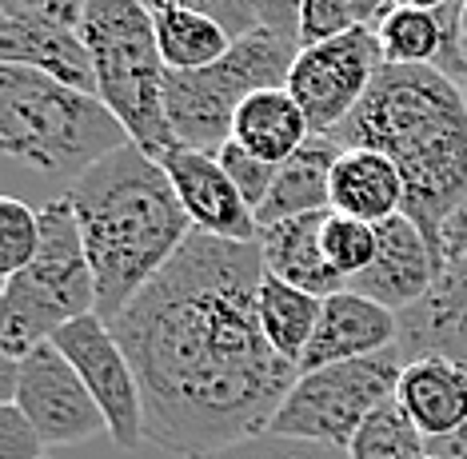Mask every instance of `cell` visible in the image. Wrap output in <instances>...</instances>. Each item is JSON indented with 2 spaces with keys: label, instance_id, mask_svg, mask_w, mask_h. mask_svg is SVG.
<instances>
[{
  "label": "cell",
  "instance_id": "d6986e66",
  "mask_svg": "<svg viewBox=\"0 0 467 459\" xmlns=\"http://www.w3.org/2000/svg\"><path fill=\"white\" fill-rule=\"evenodd\" d=\"M403 176L376 148H344L332 168V212L384 224L403 212Z\"/></svg>",
  "mask_w": 467,
  "mask_h": 459
},
{
  "label": "cell",
  "instance_id": "83f0119b",
  "mask_svg": "<svg viewBox=\"0 0 467 459\" xmlns=\"http://www.w3.org/2000/svg\"><path fill=\"white\" fill-rule=\"evenodd\" d=\"M216 156H220V164H224V172L232 176V184L240 188V196L248 200V208L260 212L264 200H268V192H272V184H275L280 164H268V160L252 156L248 148H240L236 141H228Z\"/></svg>",
  "mask_w": 467,
  "mask_h": 459
},
{
  "label": "cell",
  "instance_id": "8992f818",
  "mask_svg": "<svg viewBox=\"0 0 467 459\" xmlns=\"http://www.w3.org/2000/svg\"><path fill=\"white\" fill-rule=\"evenodd\" d=\"M97 316V280L68 200L40 208V252L0 292V351L25 360L60 328Z\"/></svg>",
  "mask_w": 467,
  "mask_h": 459
},
{
  "label": "cell",
  "instance_id": "603a6c76",
  "mask_svg": "<svg viewBox=\"0 0 467 459\" xmlns=\"http://www.w3.org/2000/svg\"><path fill=\"white\" fill-rule=\"evenodd\" d=\"M256 312H260V328L268 336V344L280 351L288 364L300 368L307 344L316 336V324H320V312H324V300L304 287H292L275 276L264 272V284H260V296H256Z\"/></svg>",
  "mask_w": 467,
  "mask_h": 459
},
{
  "label": "cell",
  "instance_id": "7a4b0ae2",
  "mask_svg": "<svg viewBox=\"0 0 467 459\" xmlns=\"http://www.w3.org/2000/svg\"><path fill=\"white\" fill-rule=\"evenodd\" d=\"M339 148H376L403 176V216L440 256V228L467 204V96L435 64H384L364 104L332 132ZM443 260V256H440Z\"/></svg>",
  "mask_w": 467,
  "mask_h": 459
},
{
  "label": "cell",
  "instance_id": "7402d4cb",
  "mask_svg": "<svg viewBox=\"0 0 467 459\" xmlns=\"http://www.w3.org/2000/svg\"><path fill=\"white\" fill-rule=\"evenodd\" d=\"M156 45H161L168 72H200L228 57L236 37L216 16L188 5H152Z\"/></svg>",
  "mask_w": 467,
  "mask_h": 459
},
{
  "label": "cell",
  "instance_id": "d590c367",
  "mask_svg": "<svg viewBox=\"0 0 467 459\" xmlns=\"http://www.w3.org/2000/svg\"><path fill=\"white\" fill-rule=\"evenodd\" d=\"M440 72H443V77H451L455 84H463V80H467V45H460V52H455V57L443 64Z\"/></svg>",
  "mask_w": 467,
  "mask_h": 459
},
{
  "label": "cell",
  "instance_id": "9c48e42d",
  "mask_svg": "<svg viewBox=\"0 0 467 459\" xmlns=\"http://www.w3.org/2000/svg\"><path fill=\"white\" fill-rule=\"evenodd\" d=\"M379 68H384V48L376 28H352L300 48L288 72V92L304 109L312 132L332 136L364 104Z\"/></svg>",
  "mask_w": 467,
  "mask_h": 459
},
{
  "label": "cell",
  "instance_id": "f546056e",
  "mask_svg": "<svg viewBox=\"0 0 467 459\" xmlns=\"http://www.w3.org/2000/svg\"><path fill=\"white\" fill-rule=\"evenodd\" d=\"M356 25V0H304V48L332 40L339 32H352Z\"/></svg>",
  "mask_w": 467,
  "mask_h": 459
},
{
  "label": "cell",
  "instance_id": "2e32d148",
  "mask_svg": "<svg viewBox=\"0 0 467 459\" xmlns=\"http://www.w3.org/2000/svg\"><path fill=\"white\" fill-rule=\"evenodd\" d=\"M0 64H25V68L45 72V77L68 84V89L97 92V72H92L80 28L0 16Z\"/></svg>",
  "mask_w": 467,
  "mask_h": 459
},
{
  "label": "cell",
  "instance_id": "7c38bea8",
  "mask_svg": "<svg viewBox=\"0 0 467 459\" xmlns=\"http://www.w3.org/2000/svg\"><path fill=\"white\" fill-rule=\"evenodd\" d=\"M168 180L176 188L180 208L188 212L196 232L216 240H236V244H256L260 240V220L232 184L216 152H200V148L176 144L161 156Z\"/></svg>",
  "mask_w": 467,
  "mask_h": 459
},
{
  "label": "cell",
  "instance_id": "ba28073f",
  "mask_svg": "<svg viewBox=\"0 0 467 459\" xmlns=\"http://www.w3.org/2000/svg\"><path fill=\"white\" fill-rule=\"evenodd\" d=\"M400 376L403 356L396 348L320 371H300L268 432L284 435V440H307L348 452V443L368 423V415L396 400Z\"/></svg>",
  "mask_w": 467,
  "mask_h": 459
},
{
  "label": "cell",
  "instance_id": "836d02e7",
  "mask_svg": "<svg viewBox=\"0 0 467 459\" xmlns=\"http://www.w3.org/2000/svg\"><path fill=\"white\" fill-rule=\"evenodd\" d=\"M440 256H443V264H448V260H467V204H460L448 220H443V228H440Z\"/></svg>",
  "mask_w": 467,
  "mask_h": 459
},
{
  "label": "cell",
  "instance_id": "5bb4252c",
  "mask_svg": "<svg viewBox=\"0 0 467 459\" xmlns=\"http://www.w3.org/2000/svg\"><path fill=\"white\" fill-rule=\"evenodd\" d=\"M396 351L411 360H448L467 371V260H448L428 296L400 312Z\"/></svg>",
  "mask_w": 467,
  "mask_h": 459
},
{
  "label": "cell",
  "instance_id": "3957f363",
  "mask_svg": "<svg viewBox=\"0 0 467 459\" xmlns=\"http://www.w3.org/2000/svg\"><path fill=\"white\" fill-rule=\"evenodd\" d=\"M65 200L77 212L104 324L120 316L196 232L164 164L136 141L88 168Z\"/></svg>",
  "mask_w": 467,
  "mask_h": 459
},
{
  "label": "cell",
  "instance_id": "277c9868",
  "mask_svg": "<svg viewBox=\"0 0 467 459\" xmlns=\"http://www.w3.org/2000/svg\"><path fill=\"white\" fill-rule=\"evenodd\" d=\"M124 144H132L129 128L97 92L68 89L25 64H0L5 196L40 212L65 200L88 168Z\"/></svg>",
  "mask_w": 467,
  "mask_h": 459
},
{
  "label": "cell",
  "instance_id": "484cf974",
  "mask_svg": "<svg viewBox=\"0 0 467 459\" xmlns=\"http://www.w3.org/2000/svg\"><path fill=\"white\" fill-rule=\"evenodd\" d=\"M324 256L332 264V272L344 284H352L356 276H364L376 260V224L344 216V212H327L324 232H320Z\"/></svg>",
  "mask_w": 467,
  "mask_h": 459
},
{
  "label": "cell",
  "instance_id": "d6a6232c",
  "mask_svg": "<svg viewBox=\"0 0 467 459\" xmlns=\"http://www.w3.org/2000/svg\"><path fill=\"white\" fill-rule=\"evenodd\" d=\"M252 16H256V28L275 32L304 48V0H252Z\"/></svg>",
  "mask_w": 467,
  "mask_h": 459
},
{
  "label": "cell",
  "instance_id": "5b68a950",
  "mask_svg": "<svg viewBox=\"0 0 467 459\" xmlns=\"http://www.w3.org/2000/svg\"><path fill=\"white\" fill-rule=\"evenodd\" d=\"M84 48L97 72V96L148 156L161 160L176 148L168 124L164 84L168 68L156 45L148 0H88L84 5Z\"/></svg>",
  "mask_w": 467,
  "mask_h": 459
},
{
  "label": "cell",
  "instance_id": "e575fe53",
  "mask_svg": "<svg viewBox=\"0 0 467 459\" xmlns=\"http://www.w3.org/2000/svg\"><path fill=\"white\" fill-rule=\"evenodd\" d=\"M428 459H467V423L443 440H428Z\"/></svg>",
  "mask_w": 467,
  "mask_h": 459
},
{
  "label": "cell",
  "instance_id": "6da1fadb",
  "mask_svg": "<svg viewBox=\"0 0 467 459\" xmlns=\"http://www.w3.org/2000/svg\"><path fill=\"white\" fill-rule=\"evenodd\" d=\"M260 284V244L192 232L172 264L109 319L140 383L144 440L208 459L272 428L300 368L264 336Z\"/></svg>",
  "mask_w": 467,
  "mask_h": 459
},
{
  "label": "cell",
  "instance_id": "4dcf8cb0",
  "mask_svg": "<svg viewBox=\"0 0 467 459\" xmlns=\"http://www.w3.org/2000/svg\"><path fill=\"white\" fill-rule=\"evenodd\" d=\"M45 440L16 403H0V459H45Z\"/></svg>",
  "mask_w": 467,
  "mask_h": 459
},
{
  "label": "cell",
  "instance_id": "1f68e13d",
  "mask_svg": "<svg viewBox=\"0 0 467 459\" xmlns=\"http://www.w3.org/2000/svg\"><path fill=\"white\" fill-rule=\"evenodd\" d=\"M84 5L88 0H0V16L45 20L60 28H84Z\"/></svg>",
  "mask_w": 467,
  "mask_h": 459
},
{
  "label": "cell",
  "instance_id": "ac0fdd59",
  "mask_svg": "<svg viewBox=\"0 0 467 459\" xmlns=\"http://www.w3.org/2000/svg\"><path fill=\"white\" fill-rule=\"evenodd\" d=\"M396 403L423 440H443L467 423V371L448 360L403 364Z\"/></svg>",
  "mask_w": 467,
  "mask_h": 459
},
{
  "label": "cell",
  "instance_id": "d4e9b609",
  "mask_svg": "<svg viewBox=\"0 0 467 459\" xmlns=\"http://www.w3.org/2000/svg\"><path fill=\"white\" fill-rule=\"evenodd\" d=\"M348 459H428V440L411 428L396 400L368 415V423L348 443Z\"/></svg>",
  "mask_w": 467,
  "mask_h": 459
},
{
  "label": "cell",
  "instance_id": "74e56055",
  "mask_svg": "<svg viewBox=\"0 0 467 459\" xmlns=\"http://www.w3.org/2000/svg\"><path fill=\"white\" fill-rule=\"evenodd\" d=\"M460 45H467V0L460 5ZM455 52H460V48H455Z\"/></svg>",
  "mask_w": 467,
  "mask_h": 459
},
{
  "label": "cell",
  "instance_id": "44dd1931",
  "mask_svg": "<svg viewBox=\"0 0 467 459\" xmlns=\"http://www.w3.org/2000/svg\"><path fill=\"white\" fill-rule=\"evenodd\" d=\"M312 124H307L304 109L296 104L288 89H264L240 104L236 120H232V141L248 148L252 156L268 160V164H284L300 148L312 141Z\"/></svg>",
  "mask_w": 467,
  "mask_h": 459
},
{
  "label": "cell",
  "instance_id": "f1b7e54d",
  "mask_svg": "<svg viewBox=\"0 0 467 459\" xmlns=\"http://www.w3.org/2000/svg\"><path fill=\"white\" fill-rule=\"evenodd\" d=\"M208 459H348V452H336V447H324V443H307V440H284V435L264 432L256 440L232 443Z\"/></svg>",
  "mask_w": 467,
  "mask_h": 459
},
{
  "label": "cell",
  "instance_id": "30bf717a",
  "mask_svg": "<svg viewBox=\"0 0 467 459\" xmlns=\"http://www.w3.org/2000/svg\"><path fill=\"white\" fill-rule=\"evenodd\" d=\"M52 344L65 351V360L77 368L84 388L92 391L97 408L109 420V435L120 452H132L136 443H144V400L140 383H136L132 360L124 356L120 339L112 336V328L100 316H84L77 324L60 328L52 336Z\"/></svg>",
  "mask_w": 467,
  "mask_h": 459
},
{
  "label": "cell",
  "instance_id": "e0dca14e",
  "mask_svg": "<svg viewBox=\"0 0 467 459\" xmlns=\"http://www.w3.org/2000/svg\"><path fill=\"white\" fill-rule=\"evenodd\" d=\"M324 220L327 212H307V216H292V220H275V224H264L260 228V260H264V272L275 276V280L292 284V287H304V292L327 296L344 292V280L332 272L324 256V244H320V232H324Z\"/></svg>",
  "mask_w": 467,
  "mask_h": 459
},
{
  "label": "cell",
  "instance_id": "8d00e7d4",
  "mask_svg": "<svg viewBox=\"0 0 467 459\" xmlns=\"http://www.w3.org/2000/svg\"><path fill=\"white\" fill-rule=\"evenodd\" d=\"M396 8H420V13H443L455 0H391Z\"/></svg>",
  "mask_w": 467,
  "mask_h": 459
},
{
  "label": "cell",
  "instance_id": "52a82bcc",
  "mask_svg": "<svg viewBox=\"0 0 467 459\" xmlns=\"http://www.w3.org/2000/svg\"><path fill=\"white\" fill-rule=\"evenodd\" d=\"M300 45L275 37V32L252 28L236 37L224 60L200 72H168L164 104L176 144L220 152L232 141V120L240 104L264 89H288V72Z\"/></svg>",
  "mask_w": 467,
  "mask_h": 459
},
{
  "label": "cell",
  "instance_id": "4fadbf2b",
  "mask_svg": "<svg viewBox=\"0 0 467 459\" xmlns=\"http://www.w3.org/2000/svg\"><path fill=\"white\" fill-rule=\"evenodd\" d=\"M440 268H443V260L435 256L431 240L423 236V228L400 212V216L376 224V260L348 287L400 316L428 296V287L435 284Z\"/></svg>",
  "mask_w": 467,
  "mask_h": 459
},
{
  "label": "cell",
  "instance_id": "8fae6325",
  "mask_svg": "<svg viewBox=\"0 0 467 459\" xmlns=\"http://www.w3.org/2000/svg\"><path fill=\"white\" fill-rule=\"evenodd\" d=\"M13 403L33 420L45 447H72L109 435L104 412L57 344H45L20 360Z\"/></svg>",
  "mask_w": 467,
  "mask_h": 459
},
{
  "label": "cell",
  "instance_id": "9a60e30c",
  "mask_svg": "<svg viewBox=\"0 0 467 459\" xmlns=\"http://www.w3.org/2000/svg\"><path fill=\"white\" fill-rule=\"evenodd\" d=\"M396 339L400 316L388 312L384 304L352 292V287H344V292L324 300L320 324H316V336L300 360V371H320L332 364H348V360L379 356V351L396 348Z\"/></svg>",
  "mask_w": 467,
  "mask_h": 459
},
{
  "label": "cell",
  "instance_id": "4316f807",
  "mask_svg": "<svg viewBox=\"0 0 467 459\" xmlns=\"http://www.w3.org/2000/svg\"><path fill=\"white\" fill-rule=\"evenodd\" d=\"M40 252V212L16 196L0 200V276H16Z\"/></svg>",
  "mask_w": 467,
  "mask_h": 459
},
{
  "label": "cell",
  "instance_id": "ffe728a7",
  "mask_svg": "<svg viewBox=\"0 0 467 459\" xmlns=\"http://www.w3.org/2000/svg\"><path fill=\"white\" fill-rule=\"evenodd\" d=\"M339 148L332 136H312L292 160H284L275 184L264 200V208L256 212L260 228L275 220H292L307 216V212H332V168L339 160Z\"/></svg>",
  "mask_w": 467,
  "mask_h": 459
},
{
  "label": "cell",
  "instance_id": "cb8c5ba5",
  "mask_svg": "<svg viewBox=\"0 0 467 459\" xmlns=\"http://www.w3.org/2000/svg\"><path fill=\"white\" fill-rule=\"evenodd\" d=\"M384 64H440L443 45H448V28L440 13H420V8H391L376 28Z\"/></svg>",
  "mask_w": 467,
  "mask_h": 459
}]
</instances>
